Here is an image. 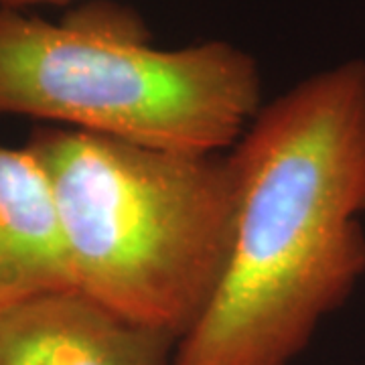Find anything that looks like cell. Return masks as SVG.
Segmentation results:
<instances>
[{
	"label": "cell",
	"instance_id": "obj_1",
	"mask_svg": "<svg viewBox=\"0 0 365 365\" xmlns=\"http://www.w3.org/2000/svg\"><path fill=\"white\" fill-rule=\"evenodd\" d=\"M230 158L227 262L170 365H290L365 272V61L262 106Z\"/></svg>",
	"mask_w": 365,
	"mask_h": 365
},
{
	"label": "cell",
	"instance_id": "obj_2",
	"mask_svg": "<svg viewBox=\"0 0 365 365\" xmlns=\"http://www.w3.org/2000/svg\"><path fill=\"white\" fill-rule=\"evenodd\" d=\"M26 148L51 182L81 294L181 341L222 280L234 237L232 158L39 128Z\"/></svg>",
	"mask_w": 365,
	"mask_h": 365
},
{
	"label": "cell",
	"instance_id": "obj_3",
	"mask_svg": "<svg viewBox=\"0 0 365 365\" xmlns=\"http://www.w3.org/2000/svg\"><path fill=\"white\" fill-rule=\"evenodd\" d=\"M260 108V67L234 43L158 49L138 16L108 4L61 23L0 9V114L215 155L234 148Z\"/></svg>",
	"mask_w": 365,
	"mask_h": 365
},
{
	"label": "cell",
	"instance_id": "obj_4",
	"mask_svg": "<svg viewBox=\"0 0 365 365\" xmlns=\"http://www.w3.org/2000/svg\"><path fill=\"white\" fill-rule=\"evenodd\" d=\"M177 343L79 290L0 307V365H170Z\"/></svg>",
	"mask_w": 365,
	"mask_h": 365
},
{
	"label": "cell",
	"instance_id": "obj_5",
	"mask_svg": "<svg viewBox=\"0 0 365 365\" xmlns=\"http://www.w3.org/2000/svg\"><path fill=\"white\" fill-rule=\"evenodd\" d=\"M78 290L51 182L29 148L0 144V307Z\"/></svg>",
	"mask_w": 365,
	"mask_h": 365
},
{
	"label": "cell",
	"instance_id": "obj_6",
	"mask_svg": "<svg viewBox=\"0 0 365 365\" xmlns=\"http://www.w3.org/2000/svg\"><path fill=\"white\" fill-rule=\"evenodd\" d=\"M63 2H71V0H0V9L21 11L23 6H31V4H63Z\"/></svg>",
	"mask_w": 365,
	"mask_h": 365
}]
</instances>
